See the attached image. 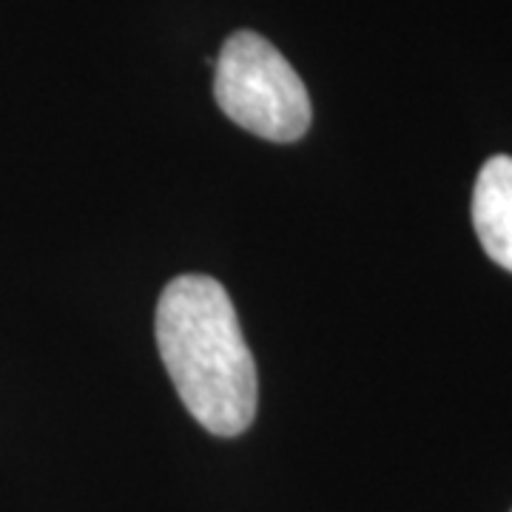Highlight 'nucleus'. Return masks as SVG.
Wrapping results in <instances>:
<instances>
[{
    "label": "nucleus",
    "mask_w": 512,
    "mask_h": 512,
    "mask_svg": "<svg viewBox=\"0 0 512 512\" xmlns=\"http://www.w3.org/2000/svg\"><path fill=\"white\" fill-rule=\"evenodd\" d=\"M473 225L484 254L512 274V157L495 154L478 171Z\"/></svg>",
    "instance_id": "3"
},
{
    "label": "nucleus",
    "mask_w": 512,
    "mask_h": 512,
    "mask_svg": "<svg viewBox=\"0 0 512 512\" xmlns=\"http://www.w3.org/2000/svg\"><path fill=\"white\" fill-rule=\"evenodd\" d=\"M214 97L225 117L271 143H296L311 128V97L302 77L256 32H234L222 43Z\"/></svg>",
    "instance_id": "2"
},
{
    "label": "nucleus",
    "mask_w": 512,
    "mask_h": 512,
    "mask_svg": "<svg viewBox=\"0 0 512 512\" xmlns=\"http://www.w3.org/2000/svg\"><path fill=\"white\" fill-rule=\"evenodd\" d=\"M157 345L188 413L214 436H239L256 416L254 353L217 279L185 274L157 302Z\"/></svg>",
    "instance_id": "1"
}]
</instances>
